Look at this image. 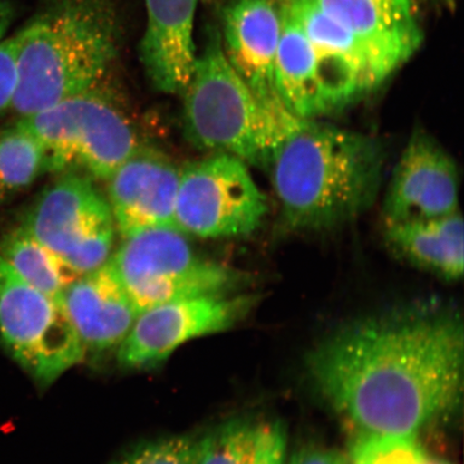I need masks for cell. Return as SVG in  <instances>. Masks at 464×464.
Here are the masks:
<instances>
[{"label":"cell","mask_w":464,"mask_h":464,"mask_svg":"<svg viewBox=\"0 0 464 464\" xmlns=\"http://www.w3.org/2000/svg\"><path fill=\"white\" fill-rule=\"evenodd\" d=\"M463 353L456 312L414 306L338 330L310 353L307 370L362 434L415 435L460 403Z\"/></svg>","instance_id":"1"},{"label":"cell","mask_w":464,"mask_h":464,"mask_svg":"<svg viewBox=\"0 0 464 464\" xmlns=\"http://www.w3.org/2000/svg\"><path fill=\"white\" fill-rule=\"evenodd\" d=\"M384 161V150L372 137L298 119L266 170L284 223L295 230H323L372 207Z\"/></svg>","instance_id":"2"},{"label":"cell","mask_w":464,"mask_h":464,"mask_svg":"<svg viewBox=\"0 0 464 464\" xmlns=\"http://www.w3.org/2000/svg\"><path fill=\"white\" fill-rule=\"evenodd\" d=\"M14 38L17 80L11 107L26 116L95 89L118 56V4L50 0Z\"/></svg>","instance_id":"3"},{"label":"cell","mask_w":464,"mask_h":464,"mask_svg":"<svg viewBox=\"0 0 464 464\" xmlns=\"http://www.w3.org/2000/svg\"><path fill=\"white\" fill-rule=\"evenodd\" d=\"M184 132L198 150L236 156L266 169L278 143L298 118L261 102L225 54L222 34L211 29L183 92Z\"/></svg>","instance_id":"4"},{"label":"cell","mask_w":464,"mask_h":464,"mask_svg":"<svg viewBox=\"0 0 464 464\" xmlns=\"http://www.w3.org/2000/svg\"><path fill=\"white\" fill-rule=\"evenodd\" d=\"M17 124L42 147L44 172L108 179L139 149L129 120L95 89L23 116Z\"/></svg>","instance_id":"5"},{"label":"cell","mask_w":464,"mask_h":464,"mask_svg":"<svg viewBox=\"0 0 464 464\" xmlns=\"http://www.w3.org/2000/svg\"><path fill=\"white\" fill-rule=\"evenodd\" d=\"M109 263L139 314L173 301L229 295L242 282L235 270L199 257L172 228L127 237Z\"/></svg>","instance_id":"6"},{"label":"cell","mask_w":464,"mask_h":464,"mask_svg":"<svg viewBox=\"0 0 464 464\" xmlns=\"http://www.w3.org/2000/svg\"><path fill=\"white\" fill-rule=\"evenodd\" d=\"M0 342L44 387L83 361L85 351L63 306L29 285L0 257Z\"/></svg>","instance_id":"7"},{"label":"cell","mask_w":464,"mask_h":464,"mask_svg":"<svg viewBox=\"0 0 464 464\" xmlns=\"http://www.w3.org/2000/svg\"><path fill=\"white\" fill-rule=\"evenodd\" d=\"M269 213L268 198L236 156L214 154L179 174L177 229L203 239L253 234Z\"/></svg>","instance_id":"8"},{"label":"cell","mask_w":464,"mask_h":464,"mask_svg":"<svg viewBox=\"0 0 464 464\" xmlns=\"http://www.w3.org/2000/svg\"><path fill=\"white\" fill-rule=\"evenodd\" d=\"M21 227L78 276L100 269L111 254V208L92 178L82 173H63L28 211Z\"/></svg>","instance_id":"9"},{"label":"cell","mask_w":464,"mask_h":464,"mask_svg":"<svg viewBox=\"0 0 464 464\" xmlns=\"http://www.w3.org/2000/svg\"><path fill=\"white\" fill-rule=\"evenodd\" d=\"M255 303L252 295H218L150 307L138 315L118 361L126 369L153 368L187 342L235 326Z\"/></svg>","instance_id":"10"},{"label":"cell","mask_w":464,"mask_h":464,"mask_svg":"<svg viewBox=\"0 0 464 464\" xmlns=\"http://www.w3.org/2000/svg\"><path fill=\"white\" fill-rule=\"evenodd\" d=\"M459 211V173L451 156L428 132L406 143L388 185L385 226L450 216Z\"/></svg>","instance_id":"11"},{"label":"cell","mask_w":464,"mask_h":464,"mask_svg":"<svg viewBox=\"0 0 464 464\" xmlns=\"http://www.w3.org/2000/svg\"><path fill=\"white\" fill-rule=\"evenodd\" d=\"M284 7L303 29L314 52L328 114L384 82L356 38L310 0H290Z\"/></svg>","instance_id":"12"},{"label":"cell","mask_w":464,"mask_h":464,"mask_svg":"<svg viewBox=\"0 0 464 464\" xmlns=\"http://www.w3.org/2000/svg\"><path fill=\"white\" fill-rule=\"evenodd\" d=\"M179 174L164 155L138 149L108 179L109 206L125 239L150 229H177Z\"/></svg>","instance_id":"13"},{"label":"cell","mask_w":464,"mask_h":464,"mask_svg":"<svg viewBox=\"0 0 464 464\" xmlns=\"http://www.w3.org/2000/svg\"><path fill=\"white\" fill-rule=\"evenodd\" d=\"M362 45L382 80L420 49L415 0H310Z\"/></svg>","instance_id":"14"},{"label":"cell","mask_w":464,"mask_h":464,"mask_svg":"<svg viewBox=\"0 0 464 464\" xmlns=\"http://www.w3.org/2000/svg\"><path fill=\"white\" fill-rule=\"evenodd\" d=\"M281 31L282 10L275 0H234L225 10L222 40L231 66L261 102L286 109L276 81Z\"/></svg>","instance_id":"15"},{"label":"cell","mask_w":464,"mask_h":464,"mask_svg":"<svg viewBox=\"0 0 464 464\" xmlns=\"http://www.w3.org/2000/svg\"><path fill=\"white\" fill-rule=\"evenodd\" d=\"M62 306L85 353L94 355L119 348L139 315L109 261L69 284Z\"/></svg>","instance_id":"16"},{"label":"cell","mask_w":464,"mask_h":464,"mask_svg":"<svg viewBox=\"0 0 464 464\" xmlns=\"http://www.w3.org/2000/svg\"><path fill=\"white\" fill-rule=\"evenodd\" d=\"M197 5L198 0H145L141 62L150 84L165 94L182 95L193 75Z\"/></svg>","instance_id":"17"},{"label":"cell","mask_w":464,"mask_h":464,"mask_svg":"<svg viewBox=\"0 0 464 464\" xmlns=\"http://www.w3.org/2000/svg\"><path fill=\"white\" fill-rule=\"evenodd\" d=\"M463 235L460 211L385 226L387 246L398 257L449 281L463 275Z\"/></svg>","instance_id":"18"},{"label":"cell","mask_w":464,"mask_h":464,"mask_svg":"<svg viewBox=\"0 0 464 464\" xmlns=\"http://www.w3.org/2000/svg\"><path fill=\"white\" fill-rule=\"evenodd\" d=\"M276 81L284 107L295 118L317 120L328 115L314 52L303 29L284 5Z\"/></svg>","instance_id":"19"},{"label":"cell","mask_w":464,"mask_h":464,"mask_svg":"<svg viewBox=\"0 0 464 464\" xmlns=\"http://www.w3.org/2000/svg\"><path fill=\"white\" fill-rule=\"evenodd\" d=\"M284 451L280 425L237 419L198 438L194 464H283Z\"/></svg>","instance_id":"20"},{"label":"cell","mask_w":464,"mask_h":464,"mask_svg":"<svg viewBox=\"0 0 464 464\" xmlns=\"http://www.w3.org/2000/svg\"><path fill=\"white\" fill-rule=\"evenodd\" d=\"M0 257L29 285L60 305L63 290L78 277L60 257L22 227L10 231L0 241Z\"/></svg>","instance_id":"21"},{"label":"cell","mask_w":464,"mask_h":464,"mask_svg":"<svg viewBox=\"0 0 464 464\" xmlns=\"http://www.w3.org/2000/svg\"><path fill=\"white\" fill-rule=\"evenodd\" d=\"M44 173L42 147L19 124L0 130V206Z\"/></svg>","instance_id":"22"},{"label":"cell","mask_w":464,"mask_h":464,"mask_svg":"<svg viewBox=\"0 0 464 464\" xmlns=\"http://www.w3.org/2000/svg\"><path fill=\"white\" fill-rule=\"evenodd\" d=\"M425 455L415 435L362 434L352 464H417Z\"/></svg>","instance_id":"23"},{"label":"cell","mask_w":464,"mask_h":464,"mask_svg":"<svg viewBox=\"0 0 464 464\" xmlns=\"http://www.w3.org/2000/svg\"><path fill=\"white\" fill-rule=\"evenodd\" d=\"M197 443L198 438L189 434L148 440L111 464H194Z\"/></svg>","instance_id":"24"},{"label":"cell","mask_w":464,"mask_h":464,"mask_svg":"<svg viewBox=\"0 0 464 464\" xmlns=\"http://www.w3.org/2000/svg\"><path fill=\"white\" fill-rule=\"evenodd\" d=\"M17 80L14 38L0 42V114L13 104Z\"/></svg>","instance_id":"25"},{"label":"cell","mask_w":464,"mask_h":464,"mask_svg":"<svg viewBox=\"0 0 464 464\" xmlns=\"http://www.w3.org/2000/svg\"><path fill=\"white\" fill-rule=\"evenodd\" d=\"M288 464H347V460L335 450L311 449L299 451Z\"/></svg>","instance_id":"26"},{"label":"cell","mask_w":464,"mask_h":464,"mask_svg":"<svg viewBox=\"0 0 464 464\" xmlns=\"http://www.w3.org/2000/svg\"><path fill=\"white\" fill-rule=\"evenodd\" d=\"M14 19V9L8 0H0V42Z\"/></svg>","instance_id":"27"},{"label":"cell","mask_w":464,"mask_h":464,"mask_svg":"<svg viewBox=\"0 0 464 464\" xmlns=\"http://www.w3.org/2000/svg\"><path fill=\"white\" fill-rule=\"evenodd\" d=\"M417 464H450V463L446 462L444 460H440V459H434V458L428 457L427 455H425V457H423L422 459Z\"/></svg>","instance_id":"28"},{"label":"cell","mask_w":464,"mask_h":464,"mask_svg":"<svg viewBox=\"0 0 464 464\" xmlns=\"http://www.w3.org/2000/svg\"><path fill=\"white\" fill-rule=\"evenodd\" d=\"M284 3L290 2V0H283Z\"/></svg>","instance_id":"29"}]
</instances>
